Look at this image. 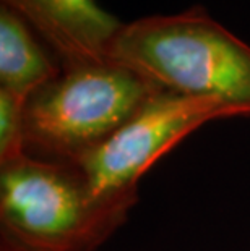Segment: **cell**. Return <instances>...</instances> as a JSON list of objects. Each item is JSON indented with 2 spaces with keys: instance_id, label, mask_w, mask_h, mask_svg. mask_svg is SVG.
I'll return each instance as SVG.
<instances>
[{
  "instance_id": "cell-3",
  "label": "cell",
  "mask_w": 250,
  "mask_h": 251,
  "mask_svg": "<svg viewBox=\"0 0 250 251\" xmlns=\"http://www.w3.org/2000/svg\"><path fill=\"white\" fill-rule=\"evenodd\" d=\"M158 89L112 60L62 67L25 105L26 152L75 162L129 122Z\"/></svg>"
},
{
  "instance_id": "cell-1",
  "label": "cell",
  "mask_w": 250,
  "mask_h": 251,
  "mask_svg": "<svg viewBox=\"0 0 250 251\" xmlns=\"http://www.w3.org/2000/svg\"><path fill=\"white\" fill-rule=\"evenodd\" d=\"M109 60L158 91L216 99L250 117V46L201 5L124 23Z\"/></svg>"
},
{
  "instance_id": "cell-5",
  "label": "cell",
  "mask_w": 250,
  "mask_h": 251,
  "mask_svg": "<svg viewBox=\"0 0 250 251\" xmlns=\"http://www.w3.org/2000/svg\"><path fill=\"white\" fill-rule=\"evenodd\" d=\"M28 23L62 67L109 60L122 21L98 0H0Z\"/></svg>"
},
{
  "instance_id": "cell-7",
  "label": "cell",
  "mask_w": 250,
  "mask_h": 251,
  "mask_svg": "<svg viewBox=\"0 0 250 251\" xmlns=\"http://www.w3.org/2000/svg\"><path fill=\"white\" fill-rule=\"evenodd\" d=\"M25 105L26 99L0 89V164L26 152Z\"/></svg>"
},
{
  "instance_id": "cell-6",
  "label": "cell",
  "mask_w": 250,
  "mask_h": 251,
  "mask_svg": "<svg viewBox=\"0 0 250 251\" xmlns=\"http://www.w3.org/2000/svg\"><path fill=\"white\" fill-rule=\"evenodd\" d=\"M42 39L20 15L0 3V89L26 99L62 72Z\"/></svg>"
},
{
  "instance_id": "cell-2",
  "label": "cell",
  "mask_w": 250,
  "mask_h": 251,
  "mask_svg": "<svg viewBox=\"0 0 250 251\" xmlns=\"http://www.w3.org/2000/svg\"><path fill=\"white\" fill-rule=\"evenodd\" d=\"M125 219L94 204L75 164L28 152L0 164V251H94Z\"/></svg>"
},
{
  "instance_id": "cell-4",
  "label": "cell",
  "mask_w": 250,
  "mask_h": 251,
  "mask_svg": "<svg viewBox=\"0 0 250 251\" xmlns=\"http://www.w3.org/2000/svg\"><path fill=\"white\" fill-rule=\"evenodd\" d=\"M237 117L216 99L158 91L148 102L75 164L94 204L127 212L138 200V183L156 161L201 125Z\"/></svg>"
}]
</instances>
